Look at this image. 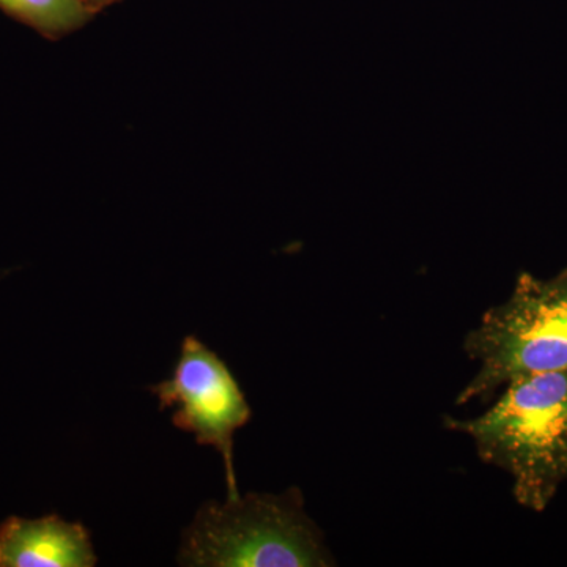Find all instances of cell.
<instances>
[{"mask_svg": "<svg viewBox=\"0 0 567 567\" xmlns=\"http://www.w3.org/2000/svg\"><path fill=\"white\" fill-rule=\"evenodd\" d=\"M473 420L445 417V427L475 442L484 464L513 477L518 505L544 513L567 480V368L518 377Z\"/></svg>", "mask_w": 567, "mask_h": 567, "instance_id": "6da1fadb", "label": "cell"}, {"mask_svg": "<svg viewBox=\"0 0 567 567\" xmlns=\"http://www.w3.org/2000/svg\"><path fill=\"white\" fill-rule=\"evenodd\" d=\"M178 565L188 567H327L334 558L306 514L300 488L207 502L183 533Z\"/></svg>", "mask_w": 567, "mask_h": 567, "instance_id": "7a4b0ae2", "label": "cell"}, {"mask_svg": "<svg viewBox=\"0 0 567 567\" xmlns=\"http://www.w3.org/2000/svg\"><path fill=\"white\" fill-rule=\"evenodd\" d=\"M464 350L480 371L458 405L488 402L518 377L567 368V268L550 279L518 275L509 300L488 309L465 336Z\"/></svg>", "mask_w": 567, "mask_h": 567, "instance_id": "3957f363", "label": "cell"}, {"mask_svg": "<svg viewBox=\"0 0 567 567\" xmlns=\"http://www.w3.org/2000/svg\"><path fill=\"white\" fill-rule=\"evenodd\" d=\"M159 410L174 409L173 424L197 445L223 456L227 498L240 496L234 468V435L249 423L251 406L227 364L196 336H186L169 380L148 388Z\"/></svg>", "mask_w": 567, "mask_h": 567, "instance_id": "277c9868", "label": "cell"}, {"mask_svg": "<svg viewBox=\"0 0 567 567\" xmlns=\"http://www.w3.org/2000/svg\"><path fill=\"white\" fill-rule=\"evenodd\" d=\"M91 533L80 522L51 514L9 517L0 524V567H93Z\"/></svg>", "mask_w": 567, "mask_h": 567, "instance_id": "5b68a950", "label": "cell"}, {"mask_svg": "<svg viewBox=\"0 0 567 567\" xmlns=\"http://www.w3.org/2000/svg\"><path fill=\"white\" fill-rule=\"evenodd\" d=\"M0 11L48 41H61L96 18L82 0H0Z\"/></svg>", "mask_w": 567, "mask_h": 567, "instance_id": "8992f818", "label": "cell"}, {"mask_svg": "<svg viewBox=\"0 0 567 567\" xmlns=\"http://www.w3.org/2000/svg\"><path fill=\"white\" fill-rule=\"evenodd\" d=\"M117 2H121V0H82V3H84L93 14H96V17Z\"/></svg>", "mask_w": 567, "mask_h": 567, "instance_id": "52a82bcc", "label": "cell"}]
</instances>
